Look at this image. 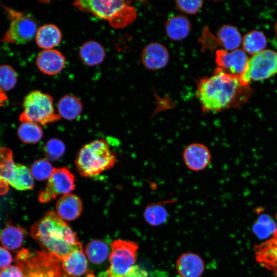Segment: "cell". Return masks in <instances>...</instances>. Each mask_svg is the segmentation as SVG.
<instances>
[{
	"label": "cell",
	"mask_w": 277,
	"mask_h": 277,
	"mask_svg": "<svg viewBox=\"0 0 277 277\" xmlns=\"http://www.w3.org/2000/svg\"><path fill=\"white\" fill-rule=\"evenodd\" d=\"M252 229L253 233L260 239L273 237L276 230V221L270 215L261 213L253 224Z\"/></svg>",
	"instance_id": "4316f807"
},
{
	"label": "cell",
	"mask_w": 277,
	"mask_h": 277,
	"mask_svg": "<svg viewBox=\"0 0 277 277\" xmlns=\"http://www.w3.org/2000/svg\"><path fill=\"white\" fill-rule=\"evenodd\" d=\"M10 19L9 27L2 37V41L23 44L31 41L36 35L37 25L35 19L24 12L2 5Z\"/></svg>",
	"instance_id": "8992f818"
},
{
	"label": "cell",
	"mask_w": 277,
	"mask_h": 277,
	"mask_svg": "<svg viewBox=\"0 0 277 277\" xmlns=\"http://www.w3.org/2000/svg\"><path fill=\"white\" fill-rule=\"evenodd\" d=\"M125 277H148L147 271L138 265L133 266Z\"/></svg>",
	"instance_id": "8d00e7d4"
},
{
	"label": "cell",
	"mask_w": 277,
	"mask_h": 277,
	"mask_svg": "<svg viewBox=\"0 0 277 277\" xmlns=\"http://www.w3.org/2000/svg\"><path fill=\"white\" fill-rule=\"evenodd\" d=\"M65 64V56L60 51L53 49L42 50L36 59L38 69L42 73L49 75L61 72Z\"/></svg>",
	"instance_id": "9a60e30c"
},
{
	"label": "cell",
	"mask_w": 277,
	"mask_h": 277,
	"mask_svg": "<svg viewBox=\"0 0 277 277\" xmlns=\"http://www.w3.org/2000/svg\"><path fill=\"white\" fill-rule=\"evenodd\" d=\"M17 74L10 65L0 66V90L6 91L14 87L17 82Z\"/></svg>",
	"instance_id": "1f68e13d"
},
{
	"label": "cell",
	"mask_w": 277,
	"mask_h": 277,
	"mask_svg": "<svg viewBox=\"0 0 277 277\" xmlns=\"http://www.w3.org/2000/svg\"><path fill=\"white\" fill-rule=\"evenodd\" d=\"M255 259L277 277V238L272 237L254 247Z\"/></svg>",
	"instance_id": "2e32d148"
},
{
	"label": "cell",
	"mask_w": 277,
	"mask_h": 277,
	"mask_svg": "<svg viewBox=\"0 0 277 277\" xmlns=\"http://www.w3.org/2000/svg\"><path fill=\"white\" fill-rule=\"evenodd\" d=\"M183 159L189 169L199 172L208 166L211 162V155L206 145L200 143H193L184 149Z\"/></svg>",
	"instance_id": "4fadbf2b"
},
{
	"label": "cell",
	"mask_w": 277,
	"mask_h": 277,
	"mask_svg": "<svg viewBox=\"0 0 277 277\" xmlns=\"http://www.w3.org/2000/svg\"><path fill=\"white\" fill-rule=\"evenodd\" d=\"M0 277H24L22 269L17 264L9 266L0 271Z\"/></svg>",
	"instance_id": "e575fe53"
},
{
	"label": "cell",
	"mask_w": 277,
	"mask_h": 277,
	"mask_svg": "<svg viewBox=\"0 0 277 277\" xmlns=\"http://www.w3.org/2000/svg\"><path fill=\"white\" fill-rule=\"evenodd\" d=\"M144 217L146 222L151 226H160L166 222L168 212L162 203H153L146 207Z\"/></svg>",
	"instance_id": "f1b7e54d"
},
{
	"label": "cell",
	"mask_w": 277,
	"mask_h": 277,
	"mask_svg": "<svg viewBox=\"0 0 277 277\" xmlns=\"http://www.w3.org/2000/svg\"><path fill=\"white\" fill-rule=\"evenodd\" d=\"M175 5L177 9L186 14L196 13L203 6L202 1H176Z\"/></svg>",
	"instance_id": "836d02e7"
},
{
	"label": "cell",
	"mask_w": 277,
	"mask_h": 277,
	"mask_svg": "<svg viewBox=\"0 0 277 277\" xmlns=\"http://www.w3.org/2000/svg\"><path fill=\"white\" fill-rule=\"evenodd\" d=\"M275 219H276L275 221H276V230L273 237L277 238V212H276V215H275Z\"/></svg>",
	"instance_id": "f35d334b"
},
{
	"label": "cell",
	"mask_w": 277,
	"mask_h": 277,
	"mask_svg": "<svg viewBox=\"0 0 277 277\" xmlns=\"http://www.w3.org/2000/svg\"><path fill=\"white\" fill-rule=\"evenodd\" d=\"M106 56L104 47L98 42L89 41L80 47L79 56L82 62L88 66H94L101 64Z\"/></svg>",
	"instance_id": "7402d4cb"
},
{
	"label": "cell",
	"mask_w": 277,
	"mask_h": 277,
	"mask_svg": "<svg viewBox=\"0 0 277 277\" xmlns=\"http://www.w3.org/2000/svg\"><path fill=\"white\" fill-rule=\"evenodd\" d=\"M75 189V177L66 167L54 168L47 186L38 196L39 201L47 203L60 195L71 193Z\"/></svg>",
	"instance_id": "9c48e42d"
},
{
	"label": "cell",
	"mask_w": 277,
	"mask_h": 277,
	"mask_svg": "<svg viewBox=\"0 0 277 277\" xmlns=\"http://www.w3.org/2000/svg\"><path fill=\"white\" fill-rule=\"evenodd\" d=\"M86 277H95L92 272H89L87 274Z\"/></svg>",
	"instance_id": "ab89813d"
},
{
	"label": "cell",
	"mask_w": 277,
	"mask_h": 277,
	"mask_svg": "<svg viewBox=\"0 0 277 277\" xmlns=\"http://www.w3.org/2000/svg\"><path fill=\"white\" fill-rule=\"evenodd\" d=\"M277 74V52L265 49L249 57L246 69L240 76L242 83L249 85L251 81H260Z\"/></svg>",
	"instance_id": "52a82bcc"
},
{
	"label": "cell",
	"mask_w": 277,
	"mask_h": 277,
	"mask_svg": "<svg viewBox=\"0 0 277 277\" xmlns=\"http://www.w3.org/2000/svg\"><path fill=\"white\" fill-rule=\"evenodd\" d=\"M130 3L129 1L117 0H83L76 1L73 5L82 12L91 13L109 22Z\"/></svg>",
	"instance_id": "30bf717a"
},
{
	"label": "cell",
	"mask_w": 277,
	"mask_h": 277,
	"mask_svg": "<svg viewBox=\"0 0 277 277\" xmlns=\"http://www.w3.org/2000/svg\"><path fill=\"white\" fill-rule=\"evenodd\" d=\"M30 234L43 251L61 260L74 250L82 249L76 233L52 211H47L34 223L31 227Z\"/></svg>",
	"instance_id": "7a4b0ae2"
},
{
	"label": "cell",
	"mask_w": 277,
	"mask_h": 277,
	"mask_svg": "<svg viewBox=\"0 0 277 277\" xmlns=\"http://www.w3.org/2000/svg\"><path fill=\"white\" fill-rule=\"evenodd\" d=\"M242 37L238 29L230 25H222L216 32L217 43L227 51L239 49L242 45Z\"/></svg>",
	"instance_id": "603a6c76"
},
{
	"label": "cell",
	"mask_w": 277,
	"mask_h": 277,
	"mask_svg": "<svg viewBox=\"0 0 277 277\" xmlns=\"http://www.w3.org/2000/svg\"><path fill=\"white\" fill-rule=\"evenodd\" d=\"M57 113L61 117L72 121L77 118L82 113L83 105L81 100L73 95L66 94L57 103Z\"/></svg>",
	"instance_id": "cb8c5ba5"
},
{
	"label": "cell",
	"mask_w": 277,
	"mask_h": 277,
	"mask_svg": "<svg viewBox=\"0 0 277 277\" xmlns=\"http://www.w3.org/2000/svg\"><path fill=\"white\" fill-rule=\"evenodd\" d=\"M24 236V231L22 228L9 225L2 230L0 234V241L7 249L14 250L21 246Z\"/></svg>",
	"instance_id": "484cf974"
},
{
	"label": "cell",
	"mask_w": 277,
	"mask_h": 277,
	"mask_svg": "<svg viewBox=\"0 0 277 277\" xmlns=\"http://www.w3.org/2000/svg\"><path fill=\"white\" fill-rule=\"evenodd\" d=\"M54 168L47 159H39L35 161L30 167V171L36 180L43 181L51 176Z\"/></svg>",
	"instance_id": "4dcf8cb0"
},
{
	"label": "cell",
	"mask_w": 277,
	"mask_h": 277,
	"mask_svg": "<svg viewBox=\"0 0 277 277\" xmlns=\"http://www.w3.org/2000/svg\"><path fill=\"white\" fill-rule=\"evenodd\" d=\"M267 41L263 32L251 30L242 37V49L248 54L253 55L265 50Z\"/></svg>",
	"instance_id": "d4e9b609"
},
{
	"label": "cell",
	"mask_w": 277,
	"mask_h": 277,
	"mask_svg": "<svg viewBox=\"0 0 277 277\" xmlns=\"http://www.w3.org/2000/svg\"><path fill=\"white\" fill-rule=\"evenodd\" d=\"M191 23L184 15L177 14L169 17L166 22L165 29L171 40L180 41L188 36L191 30Z\"/></svg>",
	"instance_id": "d6986e66"
},
{
	"label": "cell",
	"mask_w": 277,
	"mask_h": 277,
	"mask_svg": "<svg viewBox=\"0 0 277 277\" xmlns=\"http://www.w3.org/2000/svg\"><path fill=\"white\" fill-rule=\"evenodd\" d=\"M62 32L59 28L54 24H48L38 28L35 35L37 46L44 49H51L61 42Z\"/></svg>",
	"instance_id": "44dd1931"
},
{
	"label": "cell",
	"mask_w": 277,
	"mask_h": 277,
	"mask_svg": "<svg viewBox=\"0 0 277 277\" xmlns=\"http://www.w3.org/2000/svg\"><path fill=\"white\" fill-rule=\"evenodd\" d=\"M141 58L142 64L147 69L158 70L167 65L169 60V53L163 44L152 42L144 48Z\"/></svg>",
	"instance_id": "5bb4252c"
},
{
	"label": "cell",
	"mask_w": 277,
	"mask_h": 277,
	"mask_svg": "<svg viewBox=\"0 0 277 277\" xmlns=\"http://www.w3.org/2000/svg\"><path fill=\"white\" fill-rule=\"evenodd\" d=\"M249 57L242 49L232 51L224 49L215 52V63L217 67L225 72L240 76L244 72Z\"/></svg>",
	"instance_id": "7c38bea8"
},
{
	"label": "cell",
	"mask_w": 277,
	"mask_h": 277,
	"mask_svg": "<svg viewBox=\"0 0 277 277\" xmlns=\"http://www.w3.org/2000/svg\"><path fill=\"white\" fill-rule=\"evenodd\" d=\"M65 149V145L61 140L52 138L46 143L44 152L47 160L55 161L64 155Z\"/></svg>",
	"instance_id": "d6a6232c"
},
{
	"label": "cell",
	"mask_w": 277,
	"mask_h": 277,
	"mask_svg": "<svg viewBox=\"0 0 277 277\" xmlns=\"http://www.w3.org/2000/svg\"><path fill=\"white\" fill-rule=\"evenodd\" d=\"M64 271L71 277L83 275L87 270V261L83 249H76L61 260Z\"/></svg>",
	"instance_id": "ffe728a7"
},
{
	"label": "cell",
	"mask_w": 277,
	"mask_h": 277,
	"mask_svg": "<svg viewBox=\"0 0 277 277\" xmlns=\"http://www.w3.org/2000/svg\"><path fill=\"white\" fill-rule=\"evenodd\" d=\"M23 165L14 162L10 149L0 148V195L7 193L9 185L16 188Z\"/></svg>",
	"instance_id": "8fae6325"
},
{
	"label": "cell",
	"mask_w": 277,
	"mask_h": 277,
	"mask_svg": "<svg viewBox=\"0 0 277 277\" xmlns=\"http://www.w3.org/2000/svg\"><path fill=\"white\" fill-rule=\"evenodd\" d=\"M117 161L107 140L93 141L83 146L77 154L75 164L83 177L98 175L113 168Z\"/></svg>",
	"instance_id": "3957f363"
},
{
	"label": "cell",
	"mask_w": 277,
	"mask_h": 277,
	"mask_svg": "<svg viewBox=\"0 0 277 277\" xmlns=\"http://www.w3.org/2000/svg\"><path fill=\"white\" fill-rule=\"evenodd\" d=\"M19 138L26 144H35L43 137V131L39 125L32 122H23L17 130Z\"/></svg>",
	"instance_id": "f546056e"
},
{
	"label": "cell",
	"mask_w": 277,
	"mask_h": 277,
	"mask_svg": "<svg viewBox=\"0 0 277 277\" xmlns=\"http://www.w3.org/2000/svg\"><path fill=\"white\" fill-rule=\"evenodd\" d=\"M7 100V96L5 92L0 90V106H3Z\"/></svg>",
	"instance_id": "74e56055"
},
{
	"label": "cell",
	"mask_w": 277,
	"mask_h": 277,
	"mask_svg": "<svg viewBox=\"0 0 277 277\" xmlns=\"http://www.w3.org/2000/svg\"><path fill=\"white\" fill-rule=\"evenodd\" d=\"M252 94L249 85L240 76L228 74L217 67L211 76L201 79L196 95L204 112H217L240 108Z\"/></svg>",
	"instance_id": "6da1fadb"
},
{
	"label": "cell",
	"mask_w": 277,
	"mask_h": 277,
	"mask_svg": "<svg viewBox=\"0 0 277 277\" xmlns=\"http://www.w3.org/2000/svg\"><path fill=\"white\" fill-rule=\"evenodd\" d=\"M109 277H125L136 260L138 245L132 241L117 240L111 244Z\"/></svg>",
	"instance_id": "ba28073f"
},
{
	"label": "cell",
	"mask_w": 277,
	"mask_h": 277,
	"mask_svg": "<svg viewBox=\"0 0 277 277\" xmlns=\"http://www.w3.org/2000/svg\"><path fill=\"white\" fill-rule=\"evenodd\" d=\"M23 107L19 116L22 123L32 122L45 126L61 118L55 111L53 97L39 90L27 94L23 101Z\"/></svg>",
	"instance_id": "5b68a950"
},
{
	"label": "cell",
	"mask_w": 277,
	"mask_h": 277,
	"mask_svg": "<svg viewBox=\"0 0 277 277\" xmlns=\"http://www.w3.org/2000/svg\"><path fill=\"white\" fill-rule=\"evenodd\" d=\"M85 253L90 262L98 264L103 263L107 258L109 249L105 242L93 240L86 245Z\"/></svg>",
	"instance_id": "83f0119b"
},
{
	"label": "cell",
	"mask_w": 277,
	"mask_h": 277,
	"mask_svg": "<svg viewBox=\"0 0 277 277\" xmlns=\"http://www.w3.org/2000/svg\"><path fill=\"white\" fill-rule=\"evenodd\" d=\"M176 269L180 277H201L205 270V264L197 254L186 252L177 259Z\"/></svg>",
	"instance_id": "e0dca14e"
},
{
	"label": "cell",
	"mask_w": 277,
	"mask_h": 277,
	"mask_svg": "<svg viewBox=\"0 0 277 277\" xmlns=\"http://www.w3.org/2000/svg\"><path fill=\"white\" fill-rule=\"evenodd\" d=\"M55 209L56 214L62 219L73 221L80 216L83 209L82 202L76 195L68 193L59 198Z\"/></svg>",
	"instance_id": "ac0fdd59"
},
{
	"label": "cell",
	"mask_w": 277,
	"mask_h": 277,
	"mask_svg": "<svg viewBox=\"0 0 277 277\" xmlns=\"http://www.w3.org/2000/svg\"><path fill=\"white\" fill-rule=\"evenodd\" d=\"M15 262L24 277H71L63 270L59 258L44 251L31 254L23 248L18 252Z\"/></svg>",
	"instance_id": "277c9868"
},
{
	"label": "cell",
	"mask_w": 277,
	"mask_h": 277,
	"mask_svg": "<svg viewBox=\"0 0 277 277\" xmlns=\"http://www.w3.org/2000/svg\"><path fill=\"white\" fill-rule=\"evenodd\" d=\"M12 262V256L10 252L5 247L0 246V269H3Z\"/></svg>",
	"instance_id": "d590c367"
}]
</instances>
